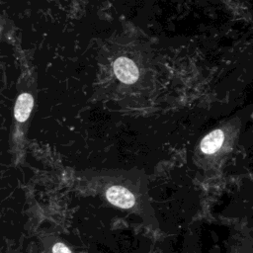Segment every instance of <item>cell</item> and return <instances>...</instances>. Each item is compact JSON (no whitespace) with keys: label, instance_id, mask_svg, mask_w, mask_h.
I'll return each instance as SVG.
<instances>
[{"label":"cell","instance_id":"obj_1","mask_svg":"<svg viewBox=\"0 0 253 253\" xmlns=\"http://www.w3.org/2000/svg\"><path fill=\"white\" fill-rule=\"evenodd\" d=\"M114 72L117 78L126 84L134 83L139 76L138 68L128 57L121 56L114 62Z\"/></svg>","mask_w":253,"mask_h":253},{"label":"cell","instance_id":"obj_2","mask_svg":"<svg viewBox=\"0 0 253 253\" xmlns=\"http://www.w3.org/2000/svg\"><path fill=\"white\" fill-rule=\"evenodd\" d=\"M108 202L121 209H131L135 205L134 195L126 187L112 186L106 191Z\"/></svg>","mask_w":253,"mask_h":253},{"label":"cell","instance_id":"obj_3","mask_svg":"<svg viewBox=\"0 0 253 253\" xmlns=\"http://www.w3.org/2000/svg\"><path fill=\"white\" fill-rule=\"evenodd\" d=\"M33 106H34V99L31 94L29 93L20 94L15 103V108H14L15 119L20 123L26 122L30 117Z\"/></svg>","mask_w":253,"mask_h":253},{"label":"cell","instance_id":"obj_4","mask_svg":"<svg viewBox=\"0 0 253 253\" xmlns=\"http://www.w3.org/2000/svg\"><path fill=\"white\" fill-rule=\"evenodd\" d=\"M224 141V133L221 129H214L208 133L201 141L200 148L205 154H212L216 152Z\"/></svg>","mask_w":253,"mask_h":253},{"label":"cell","instance_id":"obj_5","mask_svg":"<svg viewBox=\"0 0 253 253\" xmlns=\"http://www.w3.org/2000/svg\"><path fill=\"white\" fill-rule=\"evenodd\" d=\"M52 253H72V252L65 244L61 242H57L52 246Z\"/></svg>","mask_w":253,"mask_h":253}]
</instances>
